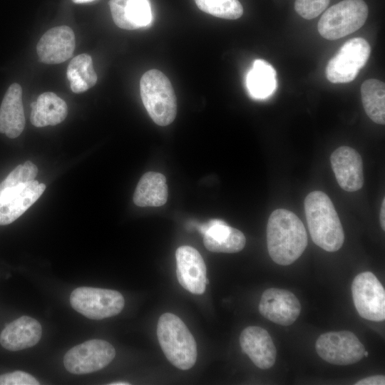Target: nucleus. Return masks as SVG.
<instances>
[{
	"mask_svg": "<svg viewBox=\"0 0 385 385\" xmlns=\"http://www.w3.org/2000/svg\"><path fill=\"white\" fill-rule=\"evenodd\" d=\"M96 0H72V1L75 4H84V3H88L92 2Z\"/></svg>",
	"mask_w": 385,
	"mask_h": 385,
	"instance_id": "obj_31",
	"label": "nucleus"
},
{
	"mask_svg": "<svg viewBox=\"0 0 385 385\" xmlns=\"http://www.w3.org/2000/svg\"><path fill=\"white\" fill-rule=\"evenodd\" d=\"M351 292L354 306L362 318L374 322L384 320V288L372 272L357 274L352 282Z\"/></svg>",
	"mask_w": 385,
	"mask_h": 385,
	"instance_id": "obj_11",
	"label": "nucleus"
},
{
	"mask_svg": "<svg viewBox=\"0 0 385 385\" xmlns=\"http://www.w3.org/2000/svg\"><path fill=\"white\" fill-rule=\"evenodd\" d=\"M368 6L363 0H344L325 11L318 22L319 34L333 41L359 29L368 16Z\"/></svg>",
	"mask_w": 385,
	"mask_h": 385,
	"instance_id": "obj_5",
	"label": "nucleus"
},
{
	"mask_svg": "<svg viewBox=\"0 0 385 385\" xmlns=\"http://www.w3.org/2000/svg\"><path fill=\"white\" fill-rule=\"evenodd\" d=\"M66 76L73 93H82L93 87L98 78L91 57L86 53L75 56L68 66Z\"/></svg>",
	"mask_w": 385,
	"mask_h": 385,
	"instance_id": "obj_25",
	"label": "nucleus"
},
{
	"mask_svg": "<svg viewBox=\"0 0 385 385\" xmlns=\"http://www.w3.org/2000/svg\"><path fill=\"white\" fill-rule=\"evenodd\" d=\"M330 161L339 186L347 192H354L364 185L363 161L359 153L349 146H341L331 155Z\"/></svg>",
	"mask_w": 385,
	"mask_h": 385,
	"instance_id": "obj_14",
	"label": "nucleus"
},
{
	"mask_svg": "<svg viewBox=\"0 0 385 385\" xmlns=\"http://www.w3.org/2000/svg\"><path fill=\"white\" fill-rule=\"evenodd\" d=\"M246 86L252 97L264 99L271 96L277 86L276 71L267 61L257 59L246 78Z\"/></svg>",
	"mask_w": 385,
	"mask_h": 385,
	"instance_id": "obj_23",
	"label": "nucleus"
},
{
	"mask_svg": "<svg viewBox=\"0 0 385 385\" xmlns=\"http://www.w3.org/2000/svg\"><path fill=\"white\" fill-rule=\"evenodd\" d=\"M115 356L114 347L102 339H91L69 349L63 358L65 368L74 374L92 373L108 365Z\"/></svg>",
	"mask_w": 385,
	"mask_h": 385,
	"instance_id": "obj_8",
	"label": "nucleus"
},
{
	"mask_svg": "<svg viewBox=\"0 0 385 385\" xmlns=\"http://www.w3.org/2000/svg\"><path fill=\"white\" fill-rule=\"evenodd\" d=\"M260 313L267 319L282 326L293 324L301 312V304L290 291L269 288L262 294Z\"/></svg>",
	"mask_w": 385,
	"mask_h": 385,
	"instance_id": "obj_12",
	"label": "nucleus"
},
{
	"mask_svg": "<svg viewBox=\"0 0 385 385\" xmlns=\"http://www.w3.org/2000/svg\"><path fill=\"white\" fill-rule=\"evenodd\" d=\"M308 243L306 229L301 220L286 209L274 210L267 225V245L272 260L287 266L295 262Z\"/></svg>",
	"mask_w": 385,
	"mask_h": 385,
	"instance_id": "obj_1",
	"label": "nucleus"
},
{
	"mask_svg": "<svg viewBox=\"0 0 385 385\" xmlns=\"http://www.w3.org/2000/svg\"><path fill=\"white\" fill-rule=\"evenodd\" d=\"M370 53L371 47L365 39H349L328 62L325 71L327 79L333 83L352 81L366 63Z\"/></svg>",
	"mask_w": 385,
	"mask_h": 385,
	"instance_id": "obj_7",
	"label": "nucleus"
},
{
	"mask_svg": "<svg viewBox=\"0 0 385 385\" xmlns=\"http://www.w3.org/2000/svg\"><path fill=\"white\" fill-rule=\"evenodd\" d=\"M72 307L91 319H102L119 314L125 300L118 291L81 287L75 289L70 297Z\"/></svg>",
	"mask_w": 385,
	"mask_h": 385,
	"instance_id": "obj_6",
	"label": "nucleus"
},
{
	"mask_svg": "<svg viewBox=\"0 0 385 385\" xmlns=\"http://www.w3.org/2000/svg\"><path fill=\"white\" fill-rule=\"evenodd\" d=\"M207 250L213 252L235 253L245 245L246 239L239 230L229 226L219 219L210 220L199 226Z\"/></svg>",
	"mask_w": 385,
	"mask_h": 385,
	"instance_id": "obj_16",
	"label": "nucleus"
},
{
	"mask_svg": "<svg viewBox=\"0 0 385 385\" xmlns=\"http://www.w3.org/2000/svg\"><path fill=\"white\" fill-rule=\"evenodd\" d=\"M368 355H369V352L366 351H364V356H366H366H368Z\"/></svg>",
	"mask_w": 385,
	"mask_h": 385,
	"instance_id": "obj_33",
	"label": "nucleus"
},
{
	"mask_svg": "<svg viewBox=\"0 0 385 385\" xmlns=\"http://www.w3.org/2000/svg\"><path fill=\"white\" fill-rule=\"evenodd\" d=\"M356 385H384L385 377L382 375L372 376L366 378H364L356 383Z\"/></svg>",
	"mask_w": 385,
	"mask_h": 385,
	"instance_id": "obj_29",
	"label": "nucleus"
},
{
	"mask_svg": "<svg viewBox=\"0 0 385 385\" xmlns=\"http://www.w3.org/2000/svg\"><path fill=\"white\" fill-rule=\"evenodd\" d=\"M30 120L38 128L56 125L67 116L66 102L52 92L41 93L31 105Z\"/></svg>",
	"mask_w": 385,
	"mask_h": 385,
	"instance_id": "obj_21",
	"label": "nucleus"
},
{
	"mask_svg": "<svg viewBox=\"0 0 385 385\" xmlns=\"http://www.w3.org/2000/svg\"><path fill=\"white\" fill-rule=\"evenodd\" d=\"M24 127L22 88L19 83H14L7 89L0 106V133L15 138Z\"/></svg>",
	"mask_w": 385,
	"mask_h": 385,
	"instance_id": "obj_20",
	"label": "nucleus"
},
{
	"mask_svg": "<svg viewBox=\"0 0 385 385\" xmlns=\"http://www.w3.org/2000/svg\"><path fill=\"white\" fill-rule=\"evenodd\" d=\"M240 344L254 364L261 369L271 368L276 359L277 351L270 334L257 326L246 327L240 334Z\"/></svg>",
	"mask_w": 385,
	"mask_h": 385,
	"instance_id": "obj_17",
	"label": "nucleus"
},
{
	"mask_svg": "<svg viewBox=\"0 0 385 385\" xmlns=\"http://www.w3.org/2000/svg\"><path fill=\"white\" fill-rule=\"evenodd\" d=\"M176 275L180 284L194 294L205 290L206 267L200 252L192 247L183 245L175 252Z\"/></svg>",
	"mask_w": 385,
	"mask_h": 385,
	"instance_id": "obj_13",
	"label": "nucleus"
},
{
	"mask_svg": "<svg viewBox=\"0 0 385 385\" xmlns=\"http://www.w3.org/2000/svg\"><path fill=\"white\" fill-rule=\"evenodd\" d=\"M202 11L225 19H237L243 14V7L238 0H195Z\"/></svg>",
	"mask_w": 385,
	"mask_h": 385,
	"instance_id": "obj_26",
	"label": "nucleus"
},
{
	"mask_svg": "<svg viewBox=\"0 0 385 385\" xmlns=\"http://www.w3.org/2000/svg\"><path fill=\"white\" fill-rule=\"evenodd\" d=\"M110 385H129L130 383L125 381H117L109 384Z\"/></svg>",
	"mask_w": 385,
	"mask_h": 385,
	"instance_id": "obj_32",
	"label": "nucleus"
},
{
	"mask_svg": "<svg viewBox=\"0 0 385 385\" xmlns=\"http://www.w3.org/2000/svg\"><path fill=\"white\" fill-rule=\"evenodd\" d=\"M46 185L36 180L0 183V225H9L24 214L43 194Z\"/></svg>",
	"mask_w": 385,
	"mask_h": 385,
	"instance_id": "obj_10",
	"label": "nucleus"
},
{
	"mask_svg": "<svg viewBox=\"0 0 385 385\" xmlns=\"http://www.w3.org/2000/svg\"><path fill=\"white\" fill-rule=\"evenodd\" d=\"M109 6L114 23L120 29L135 30L152 22L150 0H110Z\"/></svg>",
	"mask_w": 385,
	"mask_h": 385,
	"instance_id": "obj_18",
	"label": "nucleus"
},
{
	"mask_svg": "<svg viewBox=\"0 0 385 385\" xmlns=\"http://www.w3.org/2000/svg\"><path fill=\"white\" fill-rule=\"evenodd\" d=\"M143 103L152 120L158 125L170 124L177 113L175 91L168 78L160 71H146L140 82Z\"/></svg>",
	"mask_w": 385,
	"mask_h": 385,
	"instance_id": "obj_4",
	"label": "nucleus"
},
{
	"mask_svg": "<svg viewBox=\"0 0 385 385\" xmlns=\"http://www.w3.org/2000/svg\"><path fill=\"white\" fill-rule=\"evenodd\" d=\"M168 196L165 177L157 172H147L140 179L133 195L134 203L140 207L163 205Z\"/></svg>",
	"mask_w": 385,
	"mask_h": 385,
	"instance_id": "obj_22",
	"label": "nucleus"
},
{
	"mask_svg": "<svg viewBox=\"0 0 385 385\" xmlns=\"http://www.w3.org/2000/svg\"><path fill=\"white\" fill-rule=\"evenodd\" d=\"M304 207L312 241L327 252L339 250L344 241V234L329 196L319 190L311 192L304 199Z\"/></svg>",
	"mask_w": 385,
	"mask_h": 385,
	"instance_id": "obj_2",
	"label": "nucleus"
},
{
	"mask_svg": "<svg viewBox=\"0 0 385 385\" xmlns=\"http://www.w3.org/2000/svg\"><path fill=\"white\" fill-rule=\"evenodd\" d=\"M330 0H296L294 9L305 19L318 16L328 6Z\"/></svg>",
	"mask_w": 385,
	"mask_h": 385,
	"instance_id": "obj_27",
	"label": "nucleus"
},
{
	"mask_svg": "<svg viewBox=\"0 0 385 385\" xmlns=\"http://www.w3.org/2000/svg\"><path fill=\"white\" fill-rule=\"evenodd\" d=\"M75 35L67 26L47 31L36 46L39 60L47 64H57L69 59L75 49Z\"/></svg>",
	"mask_w": 385,
	"mask_h": 385,
	"instance_id": "obj_15",
	"label": "nucleus"
},
{
	"mask_svg": "<svg viewBox=\"0 0 385 385\" xmlns=\"http://www.w3.org/2000/svg\"><path fill=\"white\" fill-rule=\"evenodd\" d=\"M380 224L383 230H385V199H383L380 210Z\"/></svg>",
	"mask_w": 385,
	"mask_h": 385,
	"instance_id": "obj_30",
	"label": "nucleus"
},
{
	"mask_svg": "<svg viewBox=\"0 0 385 385\" xmlns=\"http://www.w3.org/2000/svg\"><path fill=\"white\" fill-rule=\"evenodd\" d=\"M41 324L35 319L22 316L5 327L0 334V344L9 351H19L31 347L40 340Z\"/></svg>",
	"mask_w": 385,
	"mask_h": 385,
	"instance_id": "obj_19",
	"label": "nucleus"
},
{
	"mask_svg": "<svg viewBox=\"0 0 385 385\" xmlns=\"http://www.w3.org/2000/svg\"><path fill=\"white\" fill-rule=\"evenodd\" d=\"M157 336L168 361L181 370L192 368L197 360L195 340L185 323L174 314H163L158 322Z\"/></svg>",
	"mask_w": 385,
	"mask_h": 385,
	"instance_id": "obj_3",
	"label": "nucleus"
},
{
	"mask_svg": "<svg viewBox=\"0 0 385 385\" xmlns=\"http://www.w3.org/2000/svg\"><path fill=\"white\" fill-rule=\"evenodd\" d=\"M318 355L328 363L349 365L364 357V345L349 331L329 332L321 334L315 343Z\"/></svg>",
	"mask_w": 385,
	"mask_h": 385,
	"instance_id": "obj_9",
	"label": "nucleus"
},
{
	"mask_svg": "<svg viewBox=\"0 0 385 385\" xmlns=\"http://www.w3.org/2000/svg\"><path fill=\"white\" fill-rule=\"evenodd\" d=\"M39 384L32 375L21 371L0 375V385H38Z\"/></svg>",
	"mask_w": 385,
	"mask_h": 385,
	"instance_id": "obj_28",
	"label": "nucleus"
},
{
	"mask_svg": "<svg viewBox=\"0 0 385 385\" xmlns=\"http://www.w3.org/2000/svg\"><path fill=\"white\" fill-rule=\"evenodd\" d=\"M362 104L367 115L374 123H385V85L377 79H368L361 86Z\"/></svg>",
	"mask_w": 385,
	"mask_h": 385,
	"instance_id": "obj_24",
	"label": "nucleus"
}]
</instances>
